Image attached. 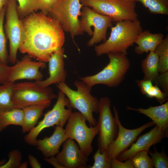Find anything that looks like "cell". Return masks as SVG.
Here are the masks:
<instances>
[{
  "mask_svg": "<svg viewBox=\"0 0 168 168\" xmlns=\"http://www.w3.org/2000/svg\"><path fill=\"white\" fill-rule=\"evenodd\" d=\"M21 20L24 38L19 50L38 61L48 62L64 44L62 26L55 19L41 12H34Z\"/></svg>",
  "mask_w": 168,
  "mask_h": 168,
  "instance_id": "obj_1",
  "label": "cell"
},
{
  "mask_svg": "<svg viewBox=\"0 0 168 168\" xmlns=\"http://www.w3.org/2000/svg\"><path fill=\"white\" fill-rule=\"evenodd\" d=\"M141 23L138 20H126L117 22L111 27L110 36L105 42L96 45L94 50L100 56L112 53L127 54V50L132 46L142 31Z\"/></svg>",
  "mask_w": 168,
  "mask_h": 168,
  "instance_id": "obj_2",
  "label": "cell"
},
{
  "mask_svg": "<svg viewBox=\"0 0 168 168\" xmlns=\"http://www.w3.org/2000/svg\"><path fill=\"white\" fill-rule=\"evenodd\" d=\"M108 64L100 71L91 76L79 77L80 80L92 88L98 84L110 87L118 86L123 81L130 65L127 55L120 53H110Z\"/></svg>",
  "mask_w": 168,
  "mask_h": 168,
  "instance_id": "obj_3",
  "label": "cell"
},
{
  "mask_svg": "<svg viewBox=\"0 0 168 168\" xmlns=\"http://www.w3.org/2000/svg\"><path fill=\"white\" fill-rule=\"evenodd\" d=\"M74 84L76 91L71 89L65 82L57 84V86L68 99L71 107L81 113L90 125L96 126L97 122L93 113H98L99 100L91 94L92 88L81 81L75 80Z\"/></svg>",
  "mask_w": 168,
  "mask_h": 168,
  "instance_id": "obj_4",
  "label": "cell"
},
{
  "mask_svg": "<svg viewBox=\"0 0 168 168\" xmlns=\"http://www.w3.org/2000/svg\"><path fill=\"white\" fill-rule=\"evenodd\" d=\"M57 97L51 88L41 87L35 82L14 83L13 85L12 100L14 108L22 109L36 105L48 107Z\"/></svg>",
  "mask_w": 168,
  "mask_h": 168,
  "instance_id": "obj_5",
  "label": "cell"
},
{
  "mask_svg": "<svg viewBox=\"0 0 168 168\" xmlns=\"http://www.w3.org/2000/svg\"><path fill=\"white\" fill-rule=\"evenodd\" d=\"M72 109L68 99L59 91L52 109L46 112L43 119L24 136L25 142L28 145L35 146L38 136L44 129L55 125L63 127L72 112Z\"/></svg>",
  "mask_w": 168,
  "mask_h": 168,
  "instance_id": "obj_6",
  "label": "cell"
},
{
  "mask_svg": "<svg viewBox=\"0 0 168 168\" xmlns=\"http://www.w3.org/2000/svg\"><path fill=\"white\" fill-rule=\"evenodd\" d=\"M83 6L90 7L96 12L118 22L138 20L134 0H80Z\"/></svg>",
  "mask_w": 168,
  "mask_h": 168,
  "instance_id": "obj_7",
  "label": "cell"
},
{
  "mask_svg": "<svg viewBox=\"0 0 168 168\" xmlns=\"http://www.w3.org/2000/svg\"><path fill=\"white\" fill-rule=\"evenodd\" d=\"M86 121L79 111L72 112L66 126L65 138L66 140L70 138L75 140L84 154L88 157L92 152V142L99 130L97 125L88 127Z\"/></svg>",
  "mask_w": 168,
  "mask_h": 168,
  "instance_id": "obj_8",
  "label": "cell"
},
{
  "mask_svg": "<svg viewBox=\"0 0 168 168\" xmlns=\"http://www.w3.org/2000/svg\"><path fill=\"white\" fill-rule=\"evenodd\" d=\"M82 6L80 0H58L48 15L57 20L73 40L82 34L78 19Z\"/></svg>",
  "mask_w": 168,
  "mask_h": 168,
  "instance_id": "obj_9",
  "label": "cell"
},
{
  "mask_svg": "<svg viewBox=\"0 0 168 168\" xmlns=\"http://www.w3.org/2000/svg\"><path fill=\"white\" fill-rule=\"evenodd\" d=\"M81 15L80 24L82 32L92 36L87 42V46H92L102 41H105L107 29L112 26L113 19L85 6L83 7Z\"/></svg>",
  "mask_w": 168,
  "mask_h": 168,
  "instance_id": "obj_10",
  "label": "cell"
},
{
  "mask_svg": "<svg viewBox=\"0 0 168 168\" xmlns=\"http://www.w3.org/2000/svg\"><path fill=\"white\" fill-rule=\"evenodd\" d=\"M111 101L107 97L99 100V116L96 125L98 128V149L102 153L116 138L118 130L117 123L111 109Z\"/></svg>",
  "mask_w": 168,
  "mask_h": 168,
  "instance_id": "obj_11",
  "label": "cell"
},
{
  "mask_svg": "<svg viewBox=\"0 0 168 168\" xmlns=\"http://www.w3.org/2000/svg\"><path fill=\"white\" fill-rule=\"evenodd\" d=\"M5 16V34L9 41V60L14 64L17 61V52L24 38L22 22L19 18L16 0H8Z\"/></svg>",
  "mask_w": 168,
  "mask_h": 168,
  "instance_id": "obj_12",
  "label": "cell"
},
{
  "mask_svg": "<svg viewBox=\"0 0 168 168\" xmlns=\"http://www.w3.org/2000/svg\"><path fill=\"white\" fill-rule=\"evenodd\" d=\"M113 110L118 125V130L116 138L108 146L105 150L107 160L110 162L128 149L144 130L155 124L152 121L136 128L127 129L121 124L118 111L115 106L113 107Z\"/></svg>",
  "mask_w": 168,
  "mask_h": 168,
  "instance_id": "obj_13",
  "label": "cell"
},
{
  "mask_svg": "<svg viewBox=\"0 0 168 168\" xmlns=\"http://www.w3.org/2000/svg\"><path fill=\"white\" fill-rule=\"evenodd\" d=\"M46 67L45 62L33 61L31 57L27 54L11 67L8 81L15 82L22 79L41 80L43 75L40 69Z\"/></svg>",
  "mask_w": 168,
  "mask_h": 168,
  "instance_id": "obj_14",
  "label": "cell"
},
{
  "mask_svg": "<svg viewBox=\"0 0 168 168\" xmlns=\"http://www.w3.org/2000/svg\"><path fill=\"white\" fill-rule=\"evenodd\" d=\"M62 150L56 157L58 163L63 168H86L88 157L80 149L73 139L68 138L63 143Z\"/></svg>",
  "mask_w": 168,
  "mask_h": 168,
  "instance_id": "obj_15",
  "label": "cell"
},
{
  "mask_svg": "<svg viewBox=\"0 0 168 168\" xmlns=\"http://www.w3.org/2000/svg\"><path fill=\"white\" fill-rule=\"evenodd\" d=\"M168 137V132H163L156 125L149 131L140 135L129 148L119 156L116 158L121 161L128 160L135 153L142 151H148L152 145L161 142Z\"/></svg>",
  "mask_w": 168,
  "mask_h": 168,
  "instance_id": "obj_16",
  "label": "cell"
},
{
  "mask_svg": "<svg viewBox=\"0 0 168 168\" xmlns=\"http://www.w3.org/2000/svg\"><path fill=\"white\" fill-rule=\"evenodd\" d=\"M64 52L62 47L52 54L48 62L49 76L45 80L35 81L37 84L42 87H46L54 84L65 82L67 73L65 68Z\"/></svg>",
  "mask_w": 168,
  "mask_h": 168,
  "instance_id": "obj_17",
  "label": "cell"
},
{
  "mask_svg": "<svg viewBox=\"0 0 168 168\" xmlns=\"http://www.w3.org/2000/svg\"><path fill=\"white\" fill-rule=\"evenodd\" d=\"M65 133V129L56 126L50 136L45 137L41 139H37L35 146L44 158L55 156L59 152L61 146L66 140Z\"/></svg>",
  "mask_w": 168,
  "mask_h": 168,
  "instance_id": "obj_18",
  "label": "cell"
},
{
  "mask_svg": "<svg viewBox=\"0 0 168 168\" xmlns=\"http://www.w3.org/2000/svg\"><path fill=\"white\" fill-rule=\"evenodd\" d=\"M126 109L143 114L151 119L163 132H168V101L157 106H150L147 109H135L127 106Z\"/></svg>",
  "mask_w": 168,
  "mask_h": 168,
  "instance_id": "obj_19",
  "label": "cell"
},
{
  "mask_svg": "<svg viewBox=\"0 0 168 168\" xmlns=\"http://www.w3.org/2000/svg\"><path fill=\"white\" fill-rule=\"evenodd\" d=\"M161 33H152L148 30L142 31L139 35L135 43L137 45L134 49V52L142 54L149 52H154L157 46L164 39Z\"/></svg>",
  "mask_w": 168,
  "mask_h": 168,
  "instance_id": "obj_20",
  "label": "cell"
},
{
  "mask_svg": "<svg viewBox=\"0 0 168 168\" xmlns=\"http://www.w3.org/2000/svg\"><path fill=\"white\" fill-rule=\"evenodd\" d=\"M43 105H33L22 109L24 114L22 125L21 126L23 133L29 132L37 124L39 119L43 114L45 109Z\"/></svg>",
  "mask_w": 168,
  "mask_h": 168,
  "instance_id": "obj_21",
  "label": "cell"
},
{
  "mask_svg": "<svg viewBox=\"0 0 168 168\" xmlns=\"http://www.w3.org/2000/svg\"><path fill=\"white\" fill-rule=\"evenodd\" d=\"M142 70L144 75L143 79L154 82L159 74L158 70V59L154 52H149L141 63Z\"/></svg>",
  "mask_w": 168,
  "mask_h": 168,
  "instance_id": "obj_22",
  "label": "cell"
},
{
  "mask_svg": "<svg viewBox=\"0 0 168 168\" xmlns=\"http://www.w3.org/2000/svg\"><path fill=\"white\" fill-rule=\"evenodd\" d=\"M24 114L22 109L15 108L0 115V132L7 126L13 125L21 126Z\"/></svg>",
  "mask_w": 168,
  "mask_h": 168,
  "instance_id": "obj_23",
  "label": "cell"
},
{
  "mask_svg": "<svg viewBox=\"0 0 168 168\" xmlns=\"http://www.w3.org/2000/svg\"><path fill=\"white\" fill-rule=\"evenodd\" d=\"M14 83L8 81L0 86V115L15 108L12 100Z\"/></svg>",
  "mask_w": 168,
  "mask_h": 168,
  "instance_id": "obj_24",
  "label": "cell"
},
{
  "mask_svg": "<svg viewBox=\"0 0 168 168\" xmlns=\"http://www.w3.org/2000/svg\"><path fill=\"white\" fill-rule=\"evenodd\" d=\"M154 52L158 57V70L159 73L168 71V35L157 46Z\"/></svg>",
  "mask_w": 168,
  "mask_h": 168,
  "instance_id": "obj_25",
  "label": "cell"
},
{
  "mask_svg": "<svg viewBox=\"0 0 168 168\" xmlns=\"http://www.w3.org/2000/svg\"><path fill=\"white\" fill-rule=\"evenodd\" d=\"M141 2L151 13L167 15L168 0H135Z\"/></svg>",
  "mask_w": 168,
  "mask_h": 168,
  "instance_id": "obj_26",
  "label": "cell"
},
{
  "mask_svg": "<svg viewBox=\"0 0 168 168\" xmlns=\"http://www.w3.org/2000/svg\"><path fill=\"white\" fill-rule=\"evenodd\" d=\"M133 168H153L151 158L148 151H142L133 155L128 159Z\"/></svg>",
  "mask_w": 168,
  "mask_h": 168,
  "instance_id": "obj_27",
  "label": "cell"
},
{
  "mask_svg": "<svg viewBox=\"0 0 168 168\" xmlns=\"http://www.w3.org/2000/svg\"><path fill=\"white\" fill-rule=\"evenodd\" d=\"M6 5L2 8L0 12V62L7 65L9 56L7 49L6 38L3 27Z\"/></svg>",
  "mask_w": 168,
  "mask_h": 168,
  "instance_id": "obj_28",
  "label": "cell"
},
{
  "mask_svg": "<svg viewBox=\"0 0 168 168\" xmlns=\"http://www.w3.org/2000/svg\"><path fill=\"white\" fill-rule=\"evenodd\" d=\"M154 152L149 150L148 153L151 156L154 167L155 168H168V157L163 149L159 152L155 146H153Z\"/></svg>",
  "mask_w": 168,
  "mask_h": 168,
  "instance_id": "obj_29",
  "label": "cell"
},
{
  "mask_svg": "<svg viewBox=\"0 0 168 168\" xmlns=\"http://www.w3.org/2000/svg\"><path fill=\"white\" fill-rule=\"evenodd\" d=\"M17 10L19 17L24 18L35 12L37 0H17Z\"/></svg>",
  "mask_w": 168,
  "mask_h": 168,
  "instance_id": "obj_30",
  "label": "cell"
},
{
  "mask_svg": "<svg viewBox=\"0 0 168 168\" xmlns=\"http://www.w3.org/2000/svg\"><path fill=\"white\" fill-rule=\"evenodd\" d=\"M8 160L0 166V168H18L21 164L22 155L18 149H13L8 155Z\"/></svg>",
  "mask_w": 168,
  "mask_h": 168,
  "instance_id": "obj_31",
  "label": "cell"
},
{
  "mask_svg": "<svg viewBox=\"0 0 168 168\" xmlns=\"http://www.w3.org/2000/svg\"><path fill=\"white\" fill-rule=\"evenodd\" d=\"M93 158L94 162L92 166H89L90 168H111V161L107 160L105 151L101 153L97 149L94 154Z\"/></svg>",
  "mask_w": 168,
  "mask_h": 168,
  "instance_id": "obj_32",
  "label": "cell"
},
{
  "mask_svg": "<svg viewBox=\"0 0 168 168\" xmlns=\"http://www.w3.org/2000/svg\"><path fill=\"white\" fill-rule=\"evenodd\" d=\"M145 95L149 98H155L161 104L167 100L168 95L162 91L156 85H153Z\"/></svg>",
  "mask_w": 168,
  "mask_h": 168,
  "instance_id": "obj_33",
  "label": "cell"
},
{
  "mask_svg": "<svg viewBox=\"0 0 168 168\" xmlns=\"http://www.w3.org/2000/svg\"><path fill=\"white\" fill-rule=\"evenodd\" d=\"M58 0H37L35 12L40 10L48 15Z\"/></svg>",
  "mask_w": 168,
  "mask_h": 168,
  "instance_id": "obj_34",
  "label": "cell"
},
{
  "mask_svg": "<svg viewBox=\"0 0 168 168\" xmlns=\"http://www.w3.org/2000/svg\"><path fill=\"white\" fill-rule=\"evenodd\" d=\"M160 73L154 82L162 89L164 92L168 95V71Z\"/></svg>",
  "mask_w": 168,
  "mask_h": 168,
  "instance_id": "obj_35",
  "label": "cell"
},
{
  "mask_svg": "<svg viewBox=\"0 0 168 168\" xmlns=\"http://www.w3.org/2000/svg\"><path fill=\"white\" fill-rule=\"evenodd\" d=\"M135 82L139 87L142 94L145 95L146 94L153 86L152 82L149 80H136Z\"/></svg>",
  "mask_w": 168,
  "mask_h": 168,
  "instance_id": "obj_36",
  "label": "cell"
},
{
  "mask_svg": "<svg viewBox=\"0 0 168 168\" xmlns=\"http://www.w3.org/2000/svg\"><path fill=\"white\" fill-rule=\"evenodd\" d=\"M11 67L0 63V84L8 81V77Z\"/></svg>",
  "mask_w": 168,
  "mask_h": 168,
  "instance_id": "obj_37",
  "label": "cell"
},
{
  "mask_svg": "<svg viewBox=\"0 0 168 168\" xmlns=\"http://www.w3.org/2000/svg\"><path fill=\"white\" fill-rule=\"evenodd\" d=\"M123 161H120L116 158L111 161V168H133L128 160Z\"/></svg>",
  "mask_w": 168,
  "mask_h": 168,
  "instance_id": "obj_38",
  "label": "cell"
},
{
  "mask_svg": "<svg viewBox=\"0 0 168 168\" xmlns=\"http://www.w3.org/2000/svg\"><path fill=\"white\" fill-rule=\"evenodd\" d=\"M28 158L30 165L32 168H40L41 165L38 159L31 154L28 155Z\"/></svg>",
  "mask_w": 168,
  "mask_h": 168,
  "instance_id": "obj_39",
  "label": "cell"
},
{
  "mask_svg": "<svg viewBox=\"0 0 168 168\" xmlns=\"http://www.w3.org/2000/svg\"><path fill=\"white\" fill-rule=\"evenodd\" d=\"M44 160L52 165L54 168H63L58 163L56 157L55 156L50 157L49 158H44Z\"/></svg>",
  "mask_w": 168,
  "mask_h": 168,
  "instance_id": "obj_40",
  "label": "cell"
},
{
  "mask_svg": "<svg viewBox=\"0 0 168 168\" xmlns=\"http://www.w3.org/2000/svg\"><path fill=\"white\" fill-rule=\"evenodd\" d=\"M8 0H0V12L2 8L7 5Z\"/></svg>",
  "mask_w": 168,
  "mask_h": 168,
  "instance_id": "obj_41",
  "label": "cell"
},
{
  "mask_svg": "<svg viewBox=\"0 0 168 168\" xmlns=\"http://www.w3.org/2000/svg\"><path fill=\"white\" fill-rule=\"evenodd\" d=\"M28 163L27 161H25L21 164L19 168H26L27 167Z\"/></svg>",
  "mask_w": 168,
  "mask_h": 168,
  "instance_id": "obj_42",
  "label": "cell"
},
{
  "mask_svg": "<svg viewBox=\"0 0 168 168\" xmlns=\"http://www.w3.org/2000/svg\"><path fill=\"white\" fill-rule=\"evenodd\" d=\"M5 160H2L0 161V166L3 165L5 162Z\"/></svg>",
  "mask_w": 168,
  "mask_h": 168,
  "instance_id": "obj_43",
  "label": "cell"
},
{
  "mask_svg": "<svg viewBox=\"0 0 168 168\" xmlns=\"http://www.w3.org/2000/svg\"></svg>",
  "mask_w": 168,
  "mask_h": 168,
  "instance_id": "obj_44",
  "label": "cell"
},
{
  "mask_svg": "<svg viewBox=\"0 0 168 168\" xmlns=\"http://www.w3.org/2000/svg\"></svg>",
  "mask_w": 168,
  "mask_h": 168,
  "instance_id": "obj_45",
  "label": "cell"
}]
</instances>
